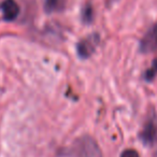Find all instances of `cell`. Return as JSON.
I'll use <instances>...</instances> for the list:
<instances>
[{
  "label": "cell",
  "instance_id": "obj_1",
  "mask_svg": "<svg viewBox=\"0 0 157 157\" xmlns=\"http://www.w3.org/2000/svg\"><path fill=\"white\" fill-rule=\"evenodd\" d=\"M67 155L71 157H102V153L98 143L90 136L78 138L69 147Z\"/></svg>",
  "mask_w": 157,
  "mask_h": 157
},
{
  "label": "cell",
  "instance_id": "obj_2",
  "mask_svg": "<svg viewBox=\"0 0 157 157\" xmlns=\"http://www.w3.org/2000/svg\"><path fill=\"white\" fill-rule=\"evenodd\" d=\"M99 42V36L96 33L88 36V37L82 39L76 44V52L78 55L82 59H86L94 53L95 48H97Z\"/></svg>",
  "mask_w": 157,
  "mask_h": 157
},
{
  "label": "cell",
  "instance_id": "obj_3",
  "mask_svg": "<svg viewBox=\"0 0 157 157\" xmlns=\"http://www.w3.org/2000/svg\"><path fill=\"white\" fill-rule=\"evenodd\" d=\"M157 50V24L150 27L140 41V51L143 54L155 52Z\"/></svg>",
  "mask_w": 157,
  "mask_h": 157
},
{
  "label": "cell",
  "instance_id": "obj_4",
  "mask_svg": "<svg viewBox=\"0 0 157 157\" xmlns=\"http://www.w3.org/2000/svg\"><path fill=\"white\" fill-rule=\"evenodd\" d=\"M0 11L2 12L3 20L12 22L20 14V7L15 0H3L0 5Z\"/></svg>",
  "mask_w": 157,
  "mask_h": 157
},
{
  "label": "cell",
  "instance_id": "obj_5",
  "mask_svg": "<svg viewBox=\"0 0 157 157\" xmlns=\"http://www.w3.org/2000/svg\"><path fill=\"white\" fill-rule=\"evenodd\" d=\"M157 137V126L153 121H148L140 133L141 141L145 145H152Z\"/></svg>",
  "mask_w": 157,
  "mask_h": 157
},
{
  "label": "cell",
  "instance_id": "obj_6",
  "mask_svg": "<svg viewBox=\"0 0 157 157\" xmlns=\"http://www.w3.org/2000/svg\"><path fill=\"white\" fill-rule=\"evenodd\" d=\"M65 7L66 0H45L44 1V11L48 14L63 11Z\"/></svg>",
  "mask_w": 157,
  "mask_h": 157
},
{
  "label": "cell",
  "instance_id": "obj_7",
  "mask_svg": "<svg viewBox=\"0 0 157 157\" xmlns=\"http://www.w3.org/2000/svg\"><path fill=\"white\" fill-rule=\"evenodd\" d=\"M81 20L84 24H90L94 20V9L93 6L90 2L86 3L85 6H83L81 10Z\"/></svg>",
  "mask_w": 157,
  "mask_h": 157
},
{
  "label": "cell",
  "instance_id": "obj_8",
  "mask_svg": "<svg viewBox=\"0 0 157 157\" xmlns=\"http://www.w3.org/2000/svg\"><path fill=\"white\" fill-rule=\"evenodd\" d=\"M156 72H157V60H155L154 63H153V67L151 68V69H148L147 71H146L145 78L147 80V81H150V80H153V78L155 76Z\"/></svg>",
  "mask_w": 157,
  "mask_h": 157
},
{
  "label": "cell",
  "instance_id": "obj_9",
  "mask_svg": "<svg viewBox=\"0 0 157 157\" xmlns=\"http://www.w3.org/2000/svg\"><path fill=\"white\" fill-rule=\"evenodd\" d=\"M121 157H140L139 153L136 150H132V148H127L124 152L122 153Z\"/></svg>",
  "mask_w": 157,
  "mask_h": 157
}]
</instances>
